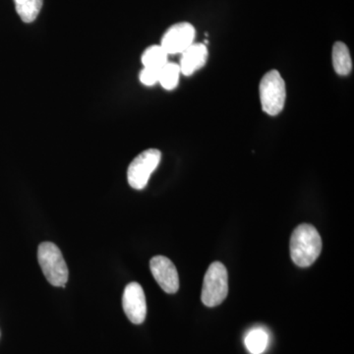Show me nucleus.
Listing matches in <instances>:
<instances>
[{
  "mask_svg": "<svg viewBox=\"0 0 354 354\" xmlns=\"http://www.w3.org/2000/svg\"><path fill=\"white\" fill-rule=\"evenodd\" d=\"M290 256L298 267L313 265L322 251V239L315 227L304 223L298 225L290 237Z\"/></svg>",
  "mask_w": 354,
  "mask_h": 354,
  "instance_id": "obj_1",
  "label": "nucleus"
},
{
  "mask_svg": "<svg viewBox=\"0 0 354 354\" xmlns=\"http://www.w3.org/2000/svg\"><path fill=\"white\" fill-rule=\"evenodd\" d=\"M38 260L48 283L57 288H65L69 272L60 249L53 242H43L39 246Z\"/></svg>",
  "mask_w": 354,
  "mask_h": 354,
  "instance_id": "obj_2",
  "label": "nucleus"
},
{
  "mask_svg": "<svg viewBox=\"0 0 354 354\" xmlns=\"http://www.w3.org/2000/svg\"><path fill=\"white\" fill-rule=\"evenodd\" d=\"M261 104L263 111L271 116L281 113L286 104V83L277 70L266 73L259 86Z\"/></svg>",
  "mask_w": 354,
  "mask_h": 354,
  "instance_id": "obj_3",
  "label": "nucleus"
},
{
  "mask_svg": "<svg viewBox=\"0 0 354 354\" xmlns=\"http://www.w3.org/2000/svg\"><path fill=\"white\" fill-rule=\"evenodd\" d=\"M228 293V274L225 266L214 262L207 270L203 281L201 299L208 307L223 304Z\"/></svg>",
  "mask_w": 354,
  "mask_h": 354,
  "instance_id": "obj_4",
  "label": "nucleus"
},
{
  "mask_svg": "<svg viewBox=\"0 0 354 354\" xmlns=\"http://www.w3.org/2000/svg\"><path fill=\"white\" fill-rule=\"evenodd\" d=\"M162 153L157 149H149L132 160L127 171L128 183L132 188L142 190L146 187L151 174L157 169Z\"/></svg>",
  "mask_w": 354,
  "mask_h": 354,
  "instance_id": "obj_5",
  "label": "nucleus"
},
{
  "mask_svg": "<svg viewBox=\"0 0 354 354\" xmlns=\"http://www.w3.org/2000/svg\"><path fill=\"white\" fill-rule=\"evenodd\" d=\"M195 36L196 31L190 23H177L165 32L160 46L167 55H181L191 44H194Z\"/></svg>",
  "mask_w": 354,
  "mask_h": 354,
  "instance_id": "obj_6",
  "label": "nucleus"
},
{
  "mask_svg": "<svg viewBox=\"0 0 354 354\" xmlns=\"http://www.w3.org/2000/svg\"><path fill=\"white\" fill-rule=\"evenodd\" d=\"M122 306L127 318L135 325L145 321L147 304L145 293L138 283H130L125 288L122 297Z\"/></svg>",
  "mask_w": 354,
  "mask_h": 354,
  "instance_id": "obj_7",
  "label": "nucleus"
},
{
  "mask_svg": "<svg viewBox=\"0 0 354 354\" xmlns=\"http://www.w3.org/2000/svg\"><path fill=\"white\" fill-rule=\"evenodd\" d=\"M153 278L165 292L174 295L179 290L178 272L176 266L165 256H156L150 261Z\"/></svg>",
  "mask_w": 354,
  "mask_h": 354,
  "instance_id": "obj_8",
  "label": "nucleus"
},
{
  "mask_svg": "<svg viewBox=\"0 0 354 354\" xmlns=\"http://www.w3.org/2000/svg\"><path fill=\"white\" fill-rule=\"evenodd\" d=\"M208 59V48L204 44H192L181 53L180 72L185 76H191L201 69Z\"/></svg>",
  "mask_w": 354,
  "mask_h": 354,
  "instance_id": "obj_9",
  "label": "nucleus"
},
{
  "mask_svg": "<svg viewBox=\"0 0 354 354\" xmlns=\"http://www.w3.org/2000/svg\"><path fill=\"white\" fill-rule=\"evenodd\" d=\"M333 66L339 75L346 76L353 70V60L346 44L337 41L333 46Z\"/></svg>",
  "mask_w": 354,
  "mask_h": 354,
  "instance_id": "obj_10",
  "label": "nucleus"
},
{
  "mask_svg": "<svg viewBox=\"0 0 354 354\" xmlns=\"http://www.w3.org/2000/svg\"><path fill=\"white\" fill-rule=\"evenodd\" d=\"M16 12L24 23H32L38 17L44 0H13Z\"/></svg>",
  "mask_w": 354,
  "mask_h": 354,
  "instance_id": "obj_11",
  "label": "nucleus"
},
{
  "mask_svg": "<svg viewBox=\"0 0 354 354\" xmlns=\"http://www.w3.org/2000/svg\"><path fill=\"white\" fill-rule=\"evenodd\" d=\"M167 55L162 46H151L142 55V64L145 68L160 70L167 64Z\"/></svg>",
  "mask_w": 354,
  "mask_h": 354,
  "instance_id": "obj_12",
  "label": "nucleus"
},
{
  "mask_svg": "<svg viewBox=\"0 0 354 354\" xmlns=\"http://www.w3.org/2000/svg\"><path fill=\"white\" fill-rule=\"evenodd\" d=\"M269 344V335L264 329L251 330L245 337V346L251 354H262Z\"/></svg>",
  "mask_w": 354,
  "mask_h": 354,
  "instance_id": "obj_13",
  "label": "nucleus"
},
{
  "mask_svg": "<svg viewBox=\"0 0 354 354\" xmlns=\"http://www.w3.org/2000/svg\"><path fill=\"white\" fill-rule=\"evenodd\" d=\"M180 67L178 64L174 62H167V64L160 70V76H158V83L165 90L171 91L177 87L179 82V75H180Z\"/></svg>",
  "mask_w": 354,
  "mask_h": 354,
  "instance_id": "obj_14",
  "label": "nucleus"
},
{
  "mask_svg": "<svg viewBox=\"0 0 354 354\" xmlns=\"http://www.w3.org/2000/svg\"><path fill=\"white\" fill-rule=\"evenodd\" d=\"M158 76H160V70L145 68L140 72L139 79L141 83L145 86H153L158 83Z\"/></svg>",
  "mask_w": 354,
  "mask_h": 354,
  "instance_id": "obj_15",
  "label": "nucleus"
}]
</instances>
